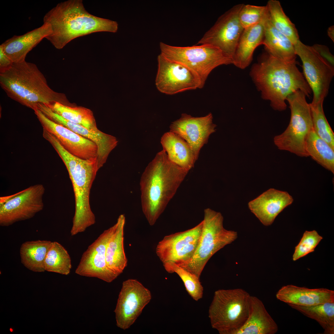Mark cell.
<instances>
[{
  "mask_svg": "<svg viewBox=\"0 0 334 334\" xmlns=\"http://www.w3.org/2000/svg\"><path fill=\"white\" fill-rule=\"evenodd\" d=\"M296 61L288 62L267 52L252 66L250 75L262 98L270 102L272 108L282 111L287 108V97L299 90L309 97L312 91Z\"/></svg>",
  "mask_w": 334,
  "mask_h": 334,
  "instance_id": "obj_1",
  "label": "cell"
},
{
  "mask_svg": "<svg viewBox=\"0 0 334 334\" xmlns=\"http://www.w3.org/2000/svg\"><path fill=\"white\" fill-rule=\"evenodd\" d=\"M188 172L170 161L163 149L147 166L140 186L142 211L150 225L163 212Z\"/></svg>",
  "mask_w": 334,
  "mask_h": 334,
  "instance_id": "obj_2",
  "label": "cell"
},
{
  "mask_svg": "<svg viewBox=\"0 0 334 334\" xmlns=\"http://www.w3.org/2000/svg\"><path fill=\"white\" fill-rule=\"evenodd\" d=\"M43 22L49 24L52 29L45 38L58 49L77 37L99 32L115 33L118 29L116 21L89 13L81 0L58 3L45 14Z\"/></svg>",
  "mask_w": 334,
  "mask_h": 334,
  "instance_id": "obj_3",
  "label": "cell"
},
{
  "mask_svg": "<svg viewBox=\"0 0 334 334\" xmlns=\"http://www.w3.org/2000/svg\"><path fill=\"white\" fill-rule=\"evenodd\" d=\"M0 84L8 97L33 110L39 103L50 105L57 101L66 104L65 96L49 87L37 66L26 61L13 63L0 71Z\"/></svg>",
  "mask_w": 334,
  "mask_h": 334,
  "instance_id": "obj_4",
  "label": "cell"
},
{
  "mask_svg": "<svg viewBox=\"0 0 334 334\" xmlns=\"http://www.w3.org/2000/svg\"><path fill=\"white\" fill-rule=\"evenodd\" d=\"M52 145L65 164L72 183L75 199V211L71 236L84 232L94 224L95 217L89 202L90 190L99 169L96 159L84 160L66 150L57 140Z\"/></svg>",
  "mask_w": 334,
  "mask_h": 334,
  "instance_id": "obj_5",
  "label": "cell"
},
{
  "mask_svg": "<svg viewBox=\"0 0 334 334\" xmlns=\"http://www.w3.org/2000/svg\"><path fill=\"white\" fill-rule=\"evenodd\" d=\"M250 296L241 288L215 291L208 310L212 328L220 334H234L248 317Z\"/></svg>",
  "mask_w": 334,
  "mask_h": 334,
  "instance_id": "obj_6",
  "label": "cell"
},
{
  "mask_svg": "<svg viewBox=\"0 0 334 334\" xmlns=\"http://www.w3.org/2000/svg\"><path fill=\"white\" fill-rule=\"evenodd\" d=\"M161 54L167 58L184 65L199 78L203 87L208 76L216 67L233 64V60L218 47L208 44L191 46L159 44Z\"/></svg>",
  "mask_w": 334,
  "mask_h": 334,
  "instance_id": "obj_7",
  "label": "cell"
},
{
  "mask_svg": "<svg viewBox=\"0 0 334 334\" xmlns=\"http://www.w3.org/2000/svg\"><path fill=\"white\" fill-rule=\"evenodd\" d=\"M203 226L199 242L190 261L181 266L199 278L207 263L215 253L237 238L236 232L223 226L221 214L210 208L204 210Z\"/></svg>",
  "mask_w": 334,
  "mask_h": 334,
  "instance_id": "obj_8",
  "label": "cell"
},
{
  "mask_svg": "<svg viewBox=\"0 0 334 334\" xmlns=\"http://www.w3.org/2000/svg\"><path fill=\"white\" fill-rule=\"evenodd\" d=\"M306 97L299 90L287 97L286 100L291 112L290 122L285 130L273 139L278 149L301 157L308 156L305 149V142L313 128L310 105Z\"/></svg>",
  "mask_w": 334,
  "mask_h": 334,
  "instance_id": "obj_9",
  "label": "cell"
},
{
  "mask_svg": "<svg viewBox=\"0 0 334 334\" xmlns=\"http://www.w3.org/2000/svg\"><path fill=\"white\" fill-rule=\"evenodd\" d=\"M295 52L302 64L303 76L313 93L311 102H323L334 75V65L322 57L313 46L299 40L294 45Z\"/></svg>",
  "mask_w": 334,
  "mask_h": 334,
  "instance_id": "obj_10",
  "label": "cell"
},
{
  "mask_svg": "<svg viewBox=\"0 0 334 334\" xmlns=\"http://www.w3.org/2000/svg\"><path fill=\"white\" fill-rule=\"evenodd\" d=\"M44 185H32L15 194L0 197V225L7 226L30 219L43 210Z\"/></svg>",
  "mask_w": 334,
  "mask_h": 334,
  "instance_id": "obj_11",
  "label": "cell"
},
{
  "mask_svg": "<svg viewBox=\"0 0 334 334\" xmlns=\"http://www.w3.org/2000/svg\"><path fill=\"white\" fill-rule=\"evenodd\" d=\"M243 4H237L221 15L197 45L208 44L217 47L233 60L237 46L244 29L238 18Z\"/></svg>",
  "mask_w": 334,
  "mask_h": 334,
  "instance_id": "obj_12",
  "label": "cell"
},
{
  "mask_svg": "<svg viewBox=\"0 0 334 334\" xmlns=\"http://www.w3.org/2000/svg\"><path fill=\"white\" fill-rule=\"evenodd\" d=\"M203 226L202 221L191 229L164 237L156 249L163 263L172 262L181 266L188 263L197 249Z\"/></svg>",
  "mask_w": 334,
  "mask_h": 334,
  "instance_id": "obj_13",
  "label": "cell"
},
{
  "mask_svg": "<svg viewBox=\"0 0 334 334\" xmlns=\"http://www.w3.org/2000/svg\"><path fill=\"white\" fill-rule=\"evenodd\" d=\"M157 62L155 82L161 92L171 95L203 87L199 77L182 64L167 58L161 54L158 56Z\"/></svg>",
  "mask_w": 334,
  "mask_h": 334,
  "instance_id": "obj_14",
  "label": "cell"
},
{
  "mask_svg": "<svg viewBox=\"0 0 334 334\" xmlns=\"http://www.w3.org/2000/svg\"><path fill=\"white\" fill-rule=\"evenodd\" d=\"M150 292L136 280L124 281L114 312L117 326L125 330L132 325L151 299Z\"/></svg>",
  "mask_w": 334,
  "mask_h": 334,
  "instance_id": "obj_15",
  "label": "cell"
},
{
  "mask_svg": "<svg viewBox=\"0 0 334 334\" xmlns=\"http://www.w3.org/2000/svg\"><path fill=\"white\" fill-rule=\"evenodd\" d=\"M113 226L104 230L83 253L75 270L82 276L95 277L110 283L118 276L108 267L106 259L107 245Z\"/></svg>",
  "mask_w": 334,
  "mask_h": 334,
  "instance_id": "obj_16",
  "label": "cell"
},
{
  "mask_svg": "<svg viewBox=\"0 0 334 334\" xmlns=\"http://www.w3.org/2000/svg\"><path fill=\"white\" fill-rule=\"evenodd\" d=\"M211 113L201 117H194L186 113L173 122L170 131L177 134L189 145L197 160L200 151L208 142L209 137L215 132L216 125L212 122Z\"/></svg>",
  "mask_w": 334,
  "mask_h": 334,
  "instance_id": "obj_17",
  "label": "cell"
},
{
  "mask_svg": "<svg viewBox=\"0 0 334 334\" xmlns=\"http://www.w3.org/2000/svg\"><path fill=\"white\" fill-rule=\"evenodd\" d=\"M34 111L43 129L53 135L68 152L82 159L97 160L98 148L94 143L51 120L38 109Z\"/></svg>",
  "mask_w": 334,
  "mask_h": 334,
  "instance_id": "obj_18",
  "label": "cell"
},
{
  "mask_svg": "<svg viewBox=\"0 0 334 334\" xmlns=\"http://www.w3.org/2000/svg\"><path fill=\"white\" fill-rule=\"evenodd\" d=\"M38 109L51 120L91 140L96 145L98 148L97 163L99 169L106 162L109 154L118 144V141L115 137L104 133L98 129H89L72 123L53 111L46 105H40Z\"/></svg>",
  "mask_w": 334,
  "mask_h": 334,
  "instance_id": "obj_19",
  "label": "cell"
},
{
  "mask_svg": "<svg viewBox=\"0 0 334 334\" xmlns=\"http://www.w3.org/2000/svg\"><path fill=\"white\" fill-rule=\"evenodd\" d=\"M293 201L287 192L271 188L263 193L248 204L251 211L264 225L269 226L277 216Z\"/></svg>",
  "mask_w": 334,
  "mask_h": 334,
  "instance_id": "obj_20",
  "label": "cell"
},
{
  "mask_svg": "<svg viewBox=\"0 0 334 334\" xmlns=\"http://www.w3.org/2000/svg\"><path fill=\"white\" fill-rule=\"evenodd\" d=\"M276 297L288 305L308 306L334 302V291L325 288L310 289L289 285L282 286L277 292Z\"/></svg>",
  "mask_w": 334,
  "mask_h": 334,
  "instance_id": "obj_21",
  "label": "cell"
},
{
  "mask_svg": "<svg viewBox=\"0 0 334 334\" xmlns=\"http://www.w3.org/2000/svg\"><path fill=\"white\" fill-rule=\"evenodd\" d=\"M51 33L50 25L44 23L39 28L23 35L13 36L1 45L13 63L21 62L25 61L27 54Z\"/></svg>",
  "mask_w": 334,
  "mask_h": 334,
  "instance_id": "obj_22",
  "label": "cell"
},
{
  "mask_svg": "<svg viewBox=\"0 0 334 334\" xmlns=\"http://www.w3.org/2000/svg\"><path fill=\"white\" fill-rule=\"evenodd\" d=\"M278 329L277 325L262 302L257 297L251 296L248 317L234 334H274Z\"/></svg>",
  "mask_w": 334,
  "mask_h": 334,
  "instance_id": "obj_23",
  "label": "cell"
},
{
  "mask_svg": "<svg viewBox=\"0 0 334 334\" xmlns=\"http://www.w3.org/2000/svg\"><path fill=\"white\" fill-rule=\"evenodd\" d=\"M126 222L124 214L120 215L107 245L106 259L109 269L118 276L123 272L127 264L124 248V228Z\"/></svg>",
  "mask_w": 334,
  "mask_h": 334,
  "instance_id": "obj_24",
  "label": "cell"
},
{
  "mask_svg": "<svg viewBox=\"0 0 334 334\" xmlns=\"http://www.w3.org/2000/svg\"><path fill=\"white\" fill-rule=\"evenodd\" d=\"M266 18L257 24L244 29L233 59V64L237 67L244 69L248 66L252 60L255 50L259 45H262Z\"/></svg>",
  "mask_w": 334,
  "mask_h": 334,
  "instance_id": "obj_25",
  "label": "cell"
},
{
  "mask_svg": "<svg viewBox=\"0 0 334 334\" xmlns=\"http://www.w3.org/2000/svg\"><path fill=\"white\" fill-rule=\"evenodd\" d=\"M262 45L267 52L282 60L296 61L294 45L286 36L277 30L269 19L268 15L264 23V35Z\"/></svg>",
  "mask_w": 334,
  "mask_h": 334,
  "instance_id": "obj_26",
  "label": "cell"
},
{
  "mask_svg": "<svg viewBox=\"0 0 334 334\" xmlns=\"http://www.w3.org/2000/svg\"><path fill=\"white\" fill-rule=\"evenodd\" d=\"M161 142L169 159L174 164L189 171L197 160L191 147L183 139L171 131L165 133Z\"/></svg>",
  "mask_w": 334,
  "mask_h": 334,
  "instance_id": "obj_27",
  "label": "cell"
},
{
  "mask_svg": "<svg viewBox=\"0 0 334 334\" xmlns=\"http://www.w3.org/2000/svg\"><path fill=\"white\" fill-rule=\"evenodd\" d=\"M52 242L48 240L26 242L20 249L21 261L30 270L36 272L45 271V260Z\"/></svg>",
  "mask_w": 334,
  "mask_h": 334,
  "instance_id": "obj_28",
  "label": "cell"
},
{
  "mask_svg": "<svg viewBox=\"0 0 334 334\" xmlns=\"http://www.w3.org/2000/svg\"><path fill=\"white\" fill-rule=\"evenodd\" d=\"M305 149L308 156L334 173V149L317 135L313 128L307 137Z\"/></svg>",
  "mask_w": 334,
  "mask_h": 334,
  "instance_id": "obj_29",
  "label": "cell"
},
{
  "mask_svg": "<svg viewBox=\"0 0 334 334\" xmlns=\"http://www.w3.org/2000/svg\"><path fill=\"white\" fill-rule=\"evenodd\" d=\"M292 308L316 321L324 334H334V302H327L306 306L288 304Z\"/></svg>",
  "mask_w": 334,
  "mask_h": 334,
  "instance_id": "obj_30",
  "label": "cell"
},
{
  "mask_svg": "<svg viewBox=\"0 0 334 334\" xmlns=\"http://www.w3.org/2000/svg\"><path fill=\"white\" fill-rule=\"evenodd\" d=\"M47 105L53 111L72 123L89 129H98L93 113L89 109L81 106H71L57 101Z\"/></svg>",
  "mask_w": 334,
  "mask_h": 334,
  "instance_id": "obj_31",
  "label": "cell"
},
{
  "mask_svg": "<svg viewBox=\"0 0 334 334\" xmlns=\"http://www.w3.org/2000/svg\"><path fill=\"white\" fill-rule=\"evenodd\" d=\"M268 17L273 26L294 45L299 40L295 25L284 13L280 2L269 0L266 5Z\"/></svg>",
  "mask_w": 334,
  "mask_h": 334,
  "instance_id": "obj_32",
  "label": "cell"
},
{
  "mask_svg": "<svg viewBox=\"0 0 334 334\" xmlns=\"http://www.w3.org/2000/svg\"><path fill=\"white\" fill-rule=\"evenodd\" d=\"M45 270L67 275L72 268L71 259L64 247L57 242H52L44 261Z\"/></svg>",
  "mask_w": 334,
  "mask_h": 334,
  "instance_id": "obj_33",
  "label": "cell"
},
{
  "mask_svg": "<svg viewBox=\"0 0 334 334\" xmlns=\"http://www.w3.org/2000/svg\"><path fill=\"white\" fill-rule=\"evenodd\" d=\"M166 271L169 273H175L182 281L186 290L194 300L202 298L203 288L199 278L185 268L172 262L163 263Z\"/></svg>",
  "mask_w": 334,
  "mask_h": 334,
  "instance_id": "obj_34",
  "label": "cell"
},
{
  "mask_svg": "<svg viewBox=\"0 0 334 334\" xmlns=\"http://www.w3.org/2000/svg\"><path fill=\"white\" fill-rule=\"evenodd\" d=\"M323 102L309 104L313 128L317 135L334 149V133L325 115Z\"/></svg>",
  "mask_w": 334,
  "mask_h": 334,
  "instance_id": "obj_35",
  "label": "cell"
},
{
  "mask_svg": "<svg viewBox=\"0 0 334 334\" xmlns=\"http://www.w3.org/2000/svg\"><path fill=\"white\" fill-rule=\"evenodd\" d=\"M268 14L267 6L243 4L239 13V22L245 29L264 20Z\"/></svg>",
  "mask_w": 334,
  "mask_h": 334,
  "instance_id": "obj_36",
  "label": "cell"
},
{
  "mask_svg": "<svg viewBox=\"0 0 334 334\" xmlns=\"http://www.w3.org/2000/svg\"><path fill=\"white\" fill-rule=\"evenodd\" d=\"M323 238L316 230L305 231L299 243L295 247L293 260L296 261L314 251Z\"/></svg>",
  "mask_w": 334,
  "mask_h": 334,
  "instance_id": "obj_37",
  "label": "cell"
},
{
  "mask_svg": "<svg viewBox=\"0 0 334 334\" xmlns=\"http://www.w3.org/2000/svg\"><path fill=\"white\" fill-rule=\"evenodd\" d=\"M313 46L322 57L334 65V56L327 47L318 44Z\"/></svg>",
  "mask_w": 334,
  "mask_h": 334,
  "instance_id": "obj_38",
  "label": "cell"
},
{
  "mask_svg": "<svg viewBox=\"0 0 334 334\" xmlns=\"http://www.w3.org/2000/svg\"><path fill=\"white\" fill-rule=\"evenodd\" d=\"M13 62L4 53L2 47L0 45V71L10 67Z\"/></svg>",
  "mask_w": 334,
  "mask_h": 334,
  "instance_id": "obj_39",
  "label": "cell"
},
{
  "mask_svg": "<svg viewBox=\"0 0 334 334\" xmlns=\"http://www.w3.org/2000/svg\"><path fill=\"white\" fill-rule=\"evenodd\" d=\"M328 34L332 40L334 41V26H332L328 28Z\"/></svg>",
  "mask_w": 334,
  "mask_h": 334,
  "instance_id": "obj_40",
  "label": "cell"
}]
</instances>
